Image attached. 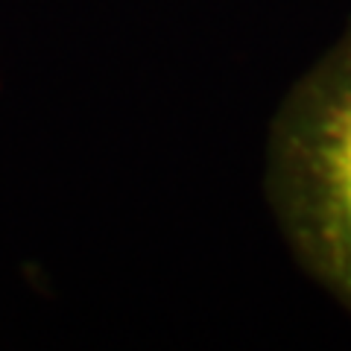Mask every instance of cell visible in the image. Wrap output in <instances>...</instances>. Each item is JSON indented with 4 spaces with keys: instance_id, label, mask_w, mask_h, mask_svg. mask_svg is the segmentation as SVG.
I'll return each mask as SVG.
<instances>
[{
    "instance_id": "1",
    "label": "cell",
    "mask_w": 351,
    "mask_h": 351,
    "mask_svg": "<svg viewBox=\"0 0 351 351\" xmlns=\"http://www.w3.org/2000/svg\"><path fill=\"white\" fill-rule=\"evenodd\" d=\"M263 188L302 269L351 313V21L281 100Z\"/></svg>"
}]
</instances>
